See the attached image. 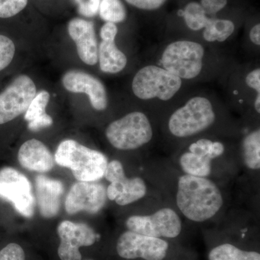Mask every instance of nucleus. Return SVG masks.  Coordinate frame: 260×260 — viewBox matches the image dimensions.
<instances>
[{
	"instance_id": "nucleus-1",
	"label": "nucleus",
	"mask_w": 260,
	"mask_h": 260,
	"mask_svg": "<svg viewBox=\"0 0 260 260\" xmlns=\"http://www.w3.org/2000/svg\"><path fill=\"white\" fill-rule=\"evenodd\" d=\"M177 205L186 218L203 223L218 213L223 205L221 191L208 177L184 174L179 178Z\"/></svg>"
},
{
	"instance_id": "nucleus-2",
	"label": "nucleus",
	"mask_w": 260,
	"mask_h": 260,
	"mask_svg": "<svg viewBox=\"0 0 260 260\" xmlns=\"http://www.w3.org/2000/svg\"><path fill=\"white\" fill-rule=\"evenodd\" d=\"M55 161L71 170L79 181H96L104 177L108 165L105 155L73 140L61 142L56 149Z\"/></svg>"
},
{
	"instance_id": "nucleus-3",
	"label": "nucleus",
	"mask_w": 260,
	"mask_h": 260,
	"mask_svg": "<svg viewBox=\"0 0 260 260\" xmlns=\"http://www.w3.org/2000/svg\"><path fill=\"white\" fill-rule=\"evenodd\" d=\"M213 105L208 99L197 96L173 113L169 129L174 136L188 138L209 128L215 122Z\"/></svg>"
},
{
	"instance_id": "nucleus-4",
	"label": "nucleus",
	"mask_w": 260,
	"mask_h": 260,
	"mask_svg": "<svg viewBox=\"0 0 260 260\" xmlns=\"http://www.w3.org/2000/svg\"><path fill=\"white\" fill-rule=\"evenodd\" d=\"M110 144L119 150L140 148L153 138V132L148 118L143 113L135 112L113 121L106 129Z\"/></svg>"
},
{
	"instance_id": "nucleus-5",
	"label": "nucleus",
	"mask_w": 260,
	"mask_h": 260,
	"mask_svg": "<svg viewBox=\"0 0 260 260\" xmlns=\"http://www.w3.org/2000/svg\"><path fill=\"white\" fill-rule=\"evenodd\" d=\"M182 80L170 72L155 65L140 69L133 78L132 88L142 100L169 101L180 90Z\"/></svg>"
},
{
	"instance_id": "nucleus-6",
	"label": "nucleus",
	"mask_w": 260,
	"mask_h": 260,
	"mask_svg": "<svg viewBox=\"0 0 260 260\" xmlns=\"http://www.w3.org/2000/svg\"><path fill=\"white\" fill-rule=\"evenodd\" d=\"M205 49L201 44L191 41H177L169 44L162 53L164 69L181 79H193L203 68Z\"/></svg>"
},
{
	"instance_id": "nucleus-7",
	"label": "nucleus",
	"mask_w": 260,
	"mask_h": 260,
	"mask_svg": "<svg viewBox=\"0 0 260 260\" xmlns=\"http://www.w3.org/2000/svg\"><path fill=\"white\" fill-rule=\"evenodd\" d=\"M128 231L155 238L174 239L181 234L182 223L175 210L164 208L149 215H133L126 220Z\"/></svg>"
},
{
	"instance_id": "nucleus-8",
	"label": "nucleus",
	"mask_w": 260,
	"mask_h": 260,
	"mask_svg": "<svg viewBox=\"0 0 260 260\" xmlns=\"http://www.w3.org/2000/svg\"><path fill=\"white\" fill-rule=\"evenodd\" d=\"M104 177L110 182L107 188L108 199L114 200L120 206L138 201L148 192L147 184L142 178L126 177L124 167L119 160L108 162Z\"/></svg>"
},
{
	"instance_id": "nucleus-9",
	"label": "nucleus",
	"mask_w": 260,
	"mask_h": 260,
	"mask_svg": "<svg viewBox=\"0 0 260 260\" xmlns=\"http://www.w3.org/2000/svg\"><path fill=\"white\" fill-rule=\"evenodd\" d=\"M0 198L10 202L20 215L31 218L35 198L28 178L11 167L0 171Z\"/></svg>"
},
{
	"instance_id": "nucleus-10",
	"label": "nucleus",
	"mask_w": 260,
	"mask_h": 260,
	"mask_svg": "<svg viewBox=\"0 0 260 260\" xmlns=\"http://www.w3.org/2000/svg\"><path fill=\"white\" fill-rule=\"evenodd\" d=\"M37 95V87L32 79L20 75L0 93V124L13 120L27 109Z\"/></svg>"
},
{
	"instance_id": "nucleus-11",
	"label": "nucleus",
	"mask_w": 260,
	"mask_h": 260,
	"mask_svg": "<svg viewBox=\"0 0 260 260\" xmlns=\"http://www.w3.org/2000/svg\"><path fill=\"white\" fill-rule=\"evenodd\" d=\"M168 249L167 241L130 231L123 233L116 244L118 254L126 259L162 260Z\"/></svg>"
},
{
	"instance_id": "nucleus-12",
	"label": "nucleus",
	"mask_w": 260,
	"mask_h": 260,
	"mask_svg": "<svg viewBox=\"0 0 260 260\" xmlns=\"http://www.w3.org/2000/svg\"><path fill=\"white\" fill-rule=\"evenodd\" d=\"M224 151L223 143L203 138L189 145V150L179 158V166L185 174L208 177L212 173V161Z\"/></svg>"
},
{
	"instance_id": "nucleus-13",
	"label": "nucleus",
	"mask_w": 260,
	"mask_h": 260,
	"mask_svg": "<svg viewBox=\"0 0 260 260\" xmlns=\"http://www.w3.org/2000/svg\"><path fill=\"white\" fill-rule=\"evenodd\" d=\"M60 244L58 255L61 260H81L80 248L93 245L99 235L93 229L85 223L64 220L58 225Z\"/></svg>"
},
{
	"instance_id": "nucleus-14",
	"label": "nucleus",
	"mask_w": 260,
	"mask_h": 260,
	"mask_svg": "<svg viewBox=\"0 0 260 260\" xmlns=\"http://www.w3.org/2000/svg\"><path fill=\"white\" fill-rule=\"evenodd\" d=\"M107 189L95 181L75 183L67 195L65 210L73 215L80 211L95 214L104 208L107 202Z\"/></svg>"
},
{
	"instance_id": "nucleus-15",
	"label": "nucleus",
	"mask_w": 260,
	"mask_h": 260,
	"mask_svg": "<svg viewBox=\"0 0 260 260\" xmlns=\"http://www.w3.org/2000/svg\"><path fill=\"white\" fill-rule=\"evenodd\" d=\"M61 82L68 91L86 94L95 110L104 111L107 109V90L101 80L95 77L80 70H70L63 75Z\"/></svg>"
},
{
	"instance_id": "nucleus-16",
	"label": "nucleus",
	"mask_w": 260,
	"mask_h": 260,
	"mask_svg": "<svg viewBox=\"0 0 260 260\" xmlns=\"http://www.w3.org/2000/svg\"><path fill=\"white\" fill-rule=\"evenodd\" d=\"M70 37L76 44L78 56L84 63L94 65L98 62V41L93 22L77 18L68 24Z\"/></svg>"
},
{
	"instance_id": "nucleus-17",
	"label": "nucleus",
	"mask_w": 260,
	"mask_h": 260,
	"mask_svg": "<svg viewBox=\"0 0 260 260\" xmlns=\"http://www.w3.org/2000/svg\"><path fill=\"white\" fill-rule=\"evenodd\" d=\"M37 205L43 217L51 218L60 209L61 198L64 186L60 181L50 179L44 175L36 178Z\"/></svg>"
},
{
	"instance_id": "nucleus-18",
	"label": "nucleus",
	"mask_w": 260,
	"mask_h": 260,
	"mask_svg": "<svg viewBox=\"0 0 260 260\" xmlns=\"http://www.w3.org/2000/svg\"><path fill=\"white\" fill-rule=\"evenodd\" d=\"M18 158L21 167L29 171L46 173L54 167V158L50 150L36 139L29 140L22 145Z\"/></svg>"
},
{
	"instance_id": "nucleus-19",
	"label": "nucleus",
	"mask_w": 260,
	"mask_h": 260,
	"mask_svg": "<svg viewBox=\"0 0 260 260\" xmlns=\"http://www.w3.org/2000/svg\"><path fill=\"white\" fill-rule=\"evenodd\" d=\"M100 68L106 73H118L125 68L127 59L116 46L115 40L103 41L98 51Z\"/></svg>"
},
{
	"instance_id": "nucleus-20",
	"label": "nucleus",
	"mask_w": 260,
	"mask_h": 260,
	"mask_svg": "<svg viewBox=\"0 0 260 260\" xmlns=\"http://www.w3.org/2000/svg\"><path fill=\"white\" fill-rule=\"evenodd\" d=\"M242 158L244 164L251 170L260 169V131L254 130L244 137L242 144Z\"/></svg>"
},
{
	"instance_id": "nucleus-21",
	"label": "nucleus",
	"mask_w": 260,
	"mask_h": 260,
	"mask_svg": "<svg viewBox=\"0 0 260 260\" xmlns=\"http://www.w3.org/2000/svg\"><path fill=\"white\" fill-rule=\"evenodd\" d=\"M209 260H260L259 252L246 251L231 244L215 246L210 251Z\"/></svg>"
},
{
	"instance_id": "nucleus-22",
	"label": "nucleus",
	"mask_w": 260,
	"mask_h": 260,
	"mask_svg": "<svg viewBox=\"0 0 260 260\" xmlns=\"http://www.w3.org/2000/svg\"><path fill=\"white\" fill-rule=\"evenodd\" d=\"M203 37L208 42H223L234 31L235 26L232 21L221 19L208 18Z\"/></svg>"
},
{
	"instance_id": "nucleus-23",
	"label": "nucleus",
	"mask_w": 260,
	"mask_h": 260,
	"mask_svg": "<svg viewBox=\"0 0 260 260\" xmlns=\"http://www.w3.org/2000/svg\"><path fill=\"white\" fill-rule=\"evenodd\" d=\"M99 14L106 22L117 23L126 19V8L121 0H101Z\"/></svg>"
},
{
	"instance_id": "nucleus-24",
	"label": "nucleus",
	"mask_w": 260,
	"mask_h": 260,
	"mask_svg": "<svg viewBox=\"0 0 260 260\" xmlns=\"http://www.w3.org/2000/svg\"><path fill=\"white\" fill-rule=\"evenodd\" d=\"M182 12V16L188 28L192 30H200L205 28L208 18L199 3L194 2L189 3Z\"/></svg>"
},
{
	"instance_id": "nucleus-25",
	"label": "nucleus",
	"mask_w": 260,
	"mask_h": 260,
	"mask_svg": "<svg viewBox=\"0 0 260 260\" xmlns=\"http://www.w3.org/2000/svg\"><path fill=\"white\" fill-rule=\"evenodd\" d=\"M49 99H50V95L46 90H42L37 93L25 112L24 116L25 120L29 122L47 115L46 108L49 104Z\"/></svg>"
},
{
	"instance_id": "nucleus-26",
	"label": "nucleus",
	"mask_w": 260,
	"mask_h": 260,
	"mask_svg": "<svg viewBox=\"0 0 260 260\" xmlns=\"http://www.w3.org/2000/svg\"><path fill=\"white\" fill-rule=\"evenodd\" d=\"M15 52V47L13 41L0 34V71L9 66L13 61Z\"/></svg>"
},
{
	"instance_id": "nucleus-27",
	"label": "nucleus",
	"mask_w": 260,
	"mask_h": 260,
	"mask_svg": "<svg viewBox=\"0 0 260 260\" xmlns=\"http://www.w3.org/2000/svg\"><path fill=\"white\" fill-rule=\"evenodd\" d=\"M28 0H0V18H9L21 12Z\"/></svg>"
},
{
	"instance_id": "nucleus-28",
	"label": "nucleus",
	"mask_w": 260,
	"mask_h": 260,
	"mask_svg": "<svg viewBox=\"0 0 260 260\" xmlns=\"http://www.w3.org/2000/svg\"><path fill=\"white\" fill-rule=\"evenodd\" d=\"M78 11L82 16L92 18L99 13L101 0H75Z\"/></svg>"
},
{
	"instance_id": "nucleus-29",
	"label": "nucleus",
	"mask_w": 260,
	"mask_h": 260,
	"mask_svg": "<svg viewBox=\"0 0 260 260\" xmlns=\"http://www.w3.org/2000/svg\"><path fill=\"white\" fill-rule=\"evenodd\" d=\"M0 260H25V252L19 244L11 243L0 250Z\"/></svg>"
},
{
	"instance_id": "nucleus-30",
	"label": "nucleus",
	"mask_w": 260,
	"mask_h": 260,
	"mask_svg": "<svg viewBox=\"0 0 260 260\" xmlns=\"http://www.w3.org/2000/svg\"><path fill=\"white\" fill-rule=\"evenodd\" d=\"M228 0H201L202 8L206 15H215L225 8Z\"/></svg>"
},
{
	"instance_id": "nucleus-31",
	"label": "nucleus",
	"mask_w": 260,
	"mask_h": 260,
	"mask_svg": "<svg viewBox=\"0 0 260 260\" xmlns=\"http://www.w3.org/2000/svg\"><path fill=\"white\" fill-rule=\"evenodd\" d=\"M126 3L141 10H153L158 9L167 0H125Z\"/></svg>"
},
{
	"instance_id": "nucleus-32",
	"label": "nucleus",
	"mask_w": 260,
	"mask_h": 260,
	"mask_svg": "<svg viewBox=\"0 0 260 260\" xmlns=\"http://www.w3.org/2000/svg\"><path fill=\"white\" fill-rule=\"evenodd\" d=\"M118 28L116 24L107 22L101 29L100 36L103 41L115 40Z\"/></svg>"
},
{
	"instance_id": "nucleus-33",
	"label": "nucleus",
	"mask_w": 260,
	"mask_h": 260,
	"mask_svg": "<svg viewBox=\"0 0 260 260\" xmlns=\"http://www.w3.org/2000/svg\"><path fill=\"white\" fill-rule=\"evenodd\" d=\"M53 119L49 114L43 117L39 118L31 121H29L28 127L31 131H39L43 128L52 125Z\"/></svg>"
},
{
	"instance_id": "nucleus-34",
	"label": "nucleus",
	"mask_w": 260,
	"mask_h": 260,
	"mask_svg": "<svg viewBox=\"0 0 260 260\" xmlns=\"http://www.w3.org/2000/svg\"><path fill=\"white\" fill-rule=\"evenodd\" d=\"M246 83L249 88L254 89L257 94H260V70L255 69L247 75Z\"/></svg>"
},
{
	"instance_id": "nucleus-35",
	"label": "nucleus",
	"mask_w": 260,
	"mask_h": 260,
	"mask_svg": "<svg viewBox=\"0 0 260 260\" xmlns=\"http://www.w3.org/2000/svg\"><path fill=\"white\" fill-rule=\"evenodd\" d=\"M249 38L253 44L256 45H260V25H254L252 28L251 29L250 32H249Z\"/></svg>"
},
{
	"instance_id": "nucleus-36",
	"label": "nucleus",
	"mask_w": 260,
	"mask_h": 260,
	"mask_svg": "<svg viewBox=\"0 0 260 260\" xmlns=\"http://www.w3.org/2000/svg\"><path fill=\"white\" fill-rule=\"evenodd\" d=\"M254 107H255L256 112L259 114L260 113V94H257L254 103Z\"/></svg>"
}]
</instances>
